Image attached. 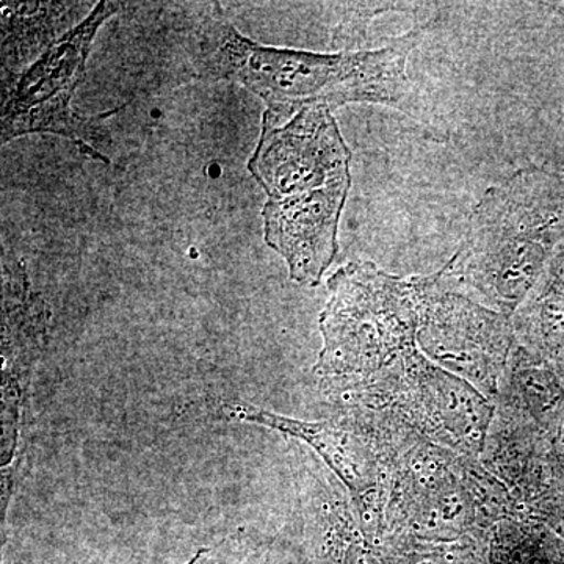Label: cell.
<instances>
[{"label": "cell", "instance_id": "obj_3", "mask_svg": "<svg viewBox=\"0 0 564 564\" xmlns=\"http://www.w3.org/2000/svg\"><path fill=\"white\" fill-rule=\"evenodd\" d=\"M547 174L522 170L489 188L470 215L459 250L448 262L494 302L513 310L540 273L555 242L560 215Z\"/></svg>", "mask_w": 564, "mask_h": 564}, {"label": "cell", "instance_id": "obj_2", "mask_svg": "<svg viewBox=\"0 0 564 564\" xmlns=\"http://www.w3.org/2000/svg\"><path fill=\"white\" fill-rule=\"evenodd\" d=\"M423 32L425 28L414 29L380 50L315 54L262 46L214 14L196 29L195 68L203 77L243 85L282 117L351 102L402 109L411 93L408 55Z\"/></svg>", "mask_w": 564, "mask_h": 564}, {"label": "cell", "instance_id": "obj_5", "mask_svg": "<svg viewBox=\"0 0 564 564\" xmlns=\"http://www.w3.org/2000/svg\"><path fill=\"white\" fill-rule=\"evenodd\" d=\"M226 411L231 419L261 423V425L272 426L280 432L302 437L307 444L313 445L351 491H362L369 486V475L366 473V463H364L361 451L352 444L351 437L337 426L329 425V423L292 421V419L265 413V411L248 406V404L232 406Z\"/></svg>", "mask_w": 564, "mask_h": 564}, {"label": "cell", "instance_id": "obj_1", "mask_svg": "<svg viewBox=\"0 0 564 564\" xmlns=\"http://www.w3.org/2000/svg\"><path fill=\"white\" fill-rule=\"evenodd\" d=\"M350 162L332 109L263 113L248 170L267 193L263 239L288 263L292 281L317 285L336 259Z\"/></svg>", "mask_w": 564, "mask_h": 564}, {"label": "cell", "instance_id": "obj_4", "mask_svg": "<svg viewBox=\"0 0 564 564\" xmlns=\"http://www.w3.org/2000/svg\"><path fill=\"white\" fill-rule=\"evenodd\" d=\"M117 9V3L99 2L84 22L22 74L3 102V144L28 133H55L73 141L88 158L109 162L102 151L109 133L91 118L82 117L70 101L84 77L93 40Z\"/></svg>", "mask_w": 564, "mask_h": 564}]
</instances>
